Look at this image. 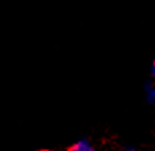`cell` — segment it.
<instances>
[{
	"instance_id": "6da1fadb",
	"label": "cell",
	"mask_w": 155,
	"mask_h": 151,
	"mask_svg": "<svg viewBox=\"0 0 155 151\" xmlns=\"http://www.w3.org/2000/svg\"><path fill=\"white\" fill-rule=\"evenodd\" d=\"M68 151H96V150L91 146V143L88 140H80L77 143H74L73 146H70Z\"/></svg>"
},
{
	"instance_id": "7a4b0ae2",
	"label": "cell",
	"mask_w": 155,
	"mask_h": 151,
	"mask_svg": "<svg viewBox=\"0 0 155 151\" xmlns=\"http://www.w3.org/2000/svg\"><path fill=\"white\" fill-rule=\"evenodd\" d=\"M148 97H150V101H155V89L148 90Z\"/></svg>"
},
{
	"instance_id": "3957f363",
	"label": "cell",
	"mask_w": 155,
	"mask_h": 151,
	"mask_svg": "<svg viewBox=\"0 0 155 151\" xmlns=\"http://www.w3.org/2000/svg\"><path fill=\"white\" fill-rule=\"evenodd\" d=\"M151 74H153V76L155 77V65L153 66V69H151Z\"/></svg>"
},
{
	"instance_id": "277c9868",
	"label": "cell",
	"mask_w": 155,
	"mask_h": 151,
	"mask_svg": "<svg viewBox=\"0 0 155 151\" xmlns=\"http://www.w3.org/2000/svg\"><path fill=\"white\" fill-rule=\"evenodd\" d=\"M41 151H50V150H41Z\"/></svg>"
},
{
	"instance_id": "5b68a950",
	"label": "cell",
	"mask_w": 155,
	"mask_h": 151,
	"mask_svg": "<svg viewBox=\"0 0 155 151\" xmlns=\"http://www.w3.org/2000/svg\"><path fill=\"white\" fill-rule=\"evenodd\" d=\"M154 65H155V60H154Z\"/></svg>"
}]
</instances>
